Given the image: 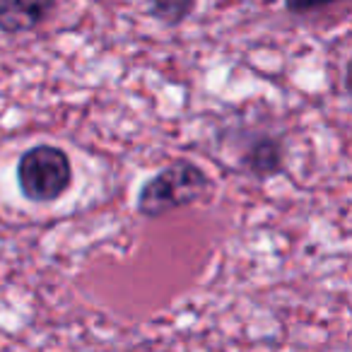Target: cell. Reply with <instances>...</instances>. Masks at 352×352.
I'll return each instance as SVG.
<instances>
[{
    "label": "cell",
    "instance_id": "1",
    "mask_svg": "<svg viewBox=\"0 0 352 352\" xmlns=\"http://www.w3.org/2000/svg\"><path fill=\"white\" fill-rule=\"evenodd\" d=\"M210 191L208 174L188 160H179L155 174L138 196V212L145 217H162L179 208L193 206Z\"/></svg>",
    "mask_w": 352,
    "mask_h": 352
},
{
    "label": "cell",
    "instance_id": "2",
    "mask_svg": "<svg viewBox=\"0 0 352 352\" xmlns=\"http://www.w3.org/2000/svg\"><path fill=\"white\" fill-rule=\"evenodd\" d=\"M73 164L56 145H34L17 162V184L27 201L54 203L70 188Z\"/></svg>",
    "mask_w": 352,
    "mask_h": 352
},
{
    "label": "cell",
    "instance_id": "3",
    "mask_svg": "<svg viewBox=\"0 0 352 352\" xmlns=\"http://www.w3.org/2000/svg\"><path fill=\"white\" fill-rule=\"evenodd\" d=\"M56 0H0V32L25 34L51 15Z\"/></svg>",
    "mask_w": 352,
    "mask_h": 352
},
{
    "label": "cell",
    "instance_id": "4",
    "mask_svg": "<svg viewBox=\"0 0 352 352\" xmlns=\"http://www.w3.org/2000/svg\"><path fill=\"white\" fill-rule=\"evenodd\" d=\"M244 164L249 166L251 174L261 176V179H265V176L280 171V166H283L280 142L273 140V138H263V140L254 142L251 150H249V155L244 157Z\"/></svg>",
    "mask_w": 352,
    "mask_h": 352
},
{
    "label": "cell",
    "instance_id": "5",
    "mask_svg": "<svg viewBox=\"0 0 352 352\" xmlns=\"http://www.w3.org/2000/svg\"><path fill=\"white\" fill-rule=\"evenodd\" d=\"M196 8V0H152V17L169 27L182 25Z\"/></svg>",
    "mask_w": 352,
    "mask_h": 352
},
{
    "label": "cell",
    "instance_id": "6",
    "mask_svg": "<svg viewBox=\"0 0 352 352\" xmlns=\"http://www.w3.org/2000/svg\"><path fill=\"white\" fill-rule=\"evenodd\" d=\"M333 3H338V0H285V8L292 15H307V12L321 10V8L333 6Z\"/></svg>",
    "mask_w": 352,
    "mask_h": 352
}]
</instances>
